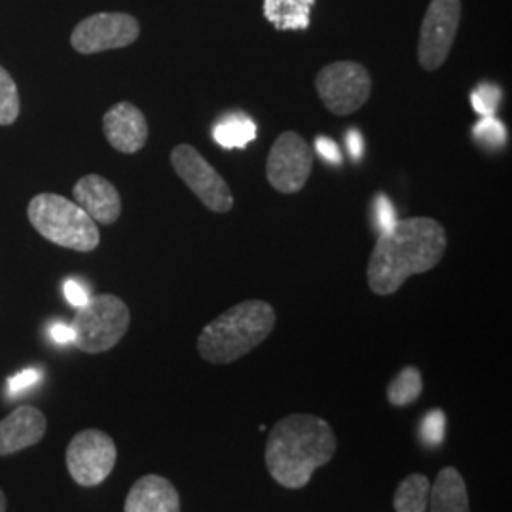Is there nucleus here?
Segmentation results:
<instances>
[{"mask_svg": "<svg viewBox=\"0 0 512 512\" xmlns=\"http://www.w3.org/2000/svg\"><path fill=\"white\" fill-rule=\"evenodd\" d=\"M446 230L435 219L414 217L380 234L368 260L366 279L378 296L397 293L410 275L433 270L446 253Z\"/></svg>", "mask_w": 512, "mask_h": 512, "instance_id": "nucleus-1", "label": "nucleus"}, {"mask_svg": "<svg viewBox=\"0 0 512 512\" xmlns=\"http://www.w3.org/2000/svg\"><path fill=\"white\" fill-rule=\"evenodd\" d=\"M336 435L330 423L313 414H291L277 421L266 442V467L287 490L310 484L313 473L336 454Z\"/></svg>", "mask_w": 512, "mask_h": 512, "instance_id": "nucleus-2", "label": "nucleus"}, {"mask_svg": "<svg viewBox=\"0 0 512 512\" xmlns=\"http://www.w3.org/2000/svg\"><path fill=\"white\" fill-rule=\"evenodd\" d=\"M277 313L264 300H245L220 313L198 336V353L211 365H232L258 348L275 327Z\"/></svg>", "mask_w": 512, "mask_h": 512, "instance_id": "nucleus-3", "label": "nucleus"}, {"mask_svg": "<svg viewBox=\"0 0 512 512\" xmlns=\"http://www.w3.org/2000/svg\"><path fill=\"white\" fill-rule=\"evenodd\" d=\"M27 217L38 234L59 247L90 253L99 245V228L92 217L78 205L59 194H38L29 207Z\"/></svg>", "mask_w": 512, "mask_h": 512, "instance_id": "nucleus-4", "label": "nucleus"}, {"mask_svg": "<svg viewBox=\"0 0 512 512\" xmlns=\"http://www.w3.org/2000/svg\"><path fill=\"white\" fill-rule=\"evenodd\" d=\"M129 308L114 294H97L76 308L73 344L84 353H105L116 348L129 329Z\"/></svg>", "mask_w": 512, "mask_h": 512, "instance_id": "nucleus-5", "label": "nucleus"}, {"mask_svg": "<svg viewBox=\"0 0 512 512\" xmlns=\"http://www.w3.org/2000/svg\"><path fill=\"white\" fill-rule=\"evenodd\" d=\"M319 99L332 114L348 116L361 109L372 92L370 74L361 63L338 61L323 67L315 78Z\"/></svg>", "mask_w": 512, "mask_h": 512, "instance_id": "nucleus-6", "label": "nucleus"}, {"mask_svg": "<svg viewBox=\"0 0 512 512\" xmlns=\"http://www.w3.org/2000/svg\"><path fill=\"white\" fill-rule=\"evenodd\" d=\"M67 469L82 488L103 484L114 471L118 450L112 437L101 429H84L67 446Z\"/></svg>", "mask_w": 512, "mask_h": 512, "instance_id": "nucleus-7", "label": "nucleus"}, {"mask_svg": "<svg viewBox=\"0 0 512 512\" xmlns=\"http://www.w3.org/2000/svg\"><path fill=\"white\" fill-rule=\"evenodd\" d=\"M171 165L200 202L213 213H228L234 196L219 171L209 164L192 145H177L171 152Z\"/></svg>", "mask_w": 512, "mask_h": 512, "instance_id": "nucleus-8", "label": "nucleus"}, {"mask_svg": "<svg viewBox=\"0 0 512 512\" xmlns=\"http://www.w3.org/2000/svg\"><path fill=\"white\" fill-rule=\"evenodd\" d=\"M461 0H431L421 21L418 61L429 73L437 71L448 59L458 35Z\"/></svg>", "mask_w": 512, "mask_h": 512, "instance_id": "nucleus-9", "label": "nucleus"}, {"mask_svg": "<svg viewBox=\"0 0 512 512\" xmlns=\"http://www.w3.org/2000/svg\"><path fill=\"white\" fill-rule=\"evenodd\" d=\"M311 167L313 152L310 145L298 133L285 131L277 137L268 154L266 177L279 194H296L308 183Z\"/></svg>", "mask_w": 512, "mask_h": 512, "instance_id": "nucleus-10", "label": "nucleus"}, {"mask_svg": "<svg viewBox=\"0 0 512 512\" xmlns=\"http://www.w3.org/2000/svg\"><path fill=\"white\" fill-rule=\"evenodd\" d=\"M141 33L139 21L120 12H101L82 19L74 27L71 44L78 54L92 55L120 50L133 44Z\"/></svg>", "mask_w": 512, "mask_h": 512, "instance_id": "nucleus-11", "label": "nucleus"}, {"mask_svg": "<svg viewBox=\"0 0 512 512\" xmlns=\"http://www.w3.org/2000/svg\"><path fill=\"white\" fill-rule=\"evenodd\" d=\"M103 131L110 147L122 154H135L147 145V118L128 101L116 103L105 112Z\"/></svg>", "mask_w": 512, "mask_h": 512, "instance_id": "nucleus-12", "label": "nucleus"}, {"mask_svg": "<svg viewBox=\"0 0 512 512\" xmlns=\"http://www.w3.org/2000/svg\"><path fill=\"white\" fill-rule=\"evenodd\" d=\"M48 420L42 410L31 404L18 406L0 420V456H14L46 437Z\"/></svg>", "mask_w": 512, "mask_h": 512, "instance_id": "nucleus-13", "label": "nucleus"}, {"mask_svg": "<svg viewBox=\"0 0 512 512\" xmlns=\"http://www.w3.org/2000/svg\"><path fill=\"white\" fill-rule=\"evenodd\" d=\"M74 200L95 224H114L122 215V198L116 186L101 175H86L73 188Z\"/></svg>", "mask_w": 512, "mask_h": 512, "instance_id": "nucleus-14", "label": "nucleus"}, {"mask_svg": "<svg viewBox=\"0 0 512 512\" xmlns=\"http://www.w3.org/2000/svg\"><path fill=\"white\" fill-rule=\"evenodd\" d=\"M124 512H181V495L164 476H141L129 490Z\"/></svg>", "mask_w": 512, "mask_h": 512, "instance_id": "nucleus-15", "label": "nucleus"}, {"mask_svg": "<svg viewBox=\"0 0 512 512\" xmlns=\"http://www.w3.org/2000/svg\"><path fill=\"white\" fill-rule=\"evenodd\" d=\"M429 512H471L465 478L456 467L440 469L429 492Z\"/></svg>", "mask_w": 512, "mask_h": 512, "instance_id": "nucleus-16", "label": "nucleus"}, {"mask_svg": "<svg viewBox=\"0 0 512 512\" xmlns=\"http://www.w3.org/2000/svg\"><path fill=\"white\" fill-rule=\"evenodd\" d=\"M313 6L315 0H264L262 10L277 31H306Z\"/></svg>", "mask_w": 512, "mask_h": 512, "instance_id": "nucleus-17", "label": "nucleus"}, {"mask_svg": "<svg viewBox=\"0 0 512 512\" xmlns=\"http://www.w3.org/2000/svg\"><path fill=\"white\" fill-rule=\"evenodd\" d=\"M431 482L425 475L414 473L399 482L393 497L395 512H427Z\"/></svg>", "mask_w": 512, "mask_h": 512, "instance_id": "nucleus-18", "label": "nucleus"}, {"mask_svg": "<svg viewBox=\"0 0 512 512\" xmlns=\"http://www.w3.org/2000/svg\"><path fill=\"white\" fill-rule=\"evenodd\" d=\"M213 137L222 148H245L256 139L255 122L245 114H230L215 126Z\"/></svg>", "mask_w": 512, "mask_h": 512, "instance_id": "nucleus-19", "label": "nucleus"}, {"mask_svg": "<svg viewBox=\"0 0 512 512\" xmlns=\"http://www.w3.org/2000/svg\"><path fill=\"white\" fill-rule=\"evenodd\" d=\"M423 378L418 366H404L387 385V401L393 406H408L420 399Z\"/></svg>", "mask_w": 512, "mask_h": 512, "instance_id": "nucleus-20", "label": "nucleus"}, {"mask_svg": "<svg viewBox=\"0 0 512 512\" xmlns=\"http://www.w3.org/2000/svg\"><path fill=\"white\" fill-rule=\"evenodd\" d=\"M19 93L18 86L10 73L0 67V126H10L18 120Z\"/></svg>", "mask_w": 512, "mask_h": 512, "instance_id": "nucleus-21", "label": "nucleus"}, {"mask_svg": "<svg viewBox=\"0 0 512 512\" xmlns=\"http://www.w3.org/2000/svg\"><path fill=\"white\" fill-rule=\"evenodd\" d=\"M476 139L488 147H503L507 141L505 126L495 116H482V120L473 128Z\"/></svg>", "mask_w": 512, "mask_h": 512, "instance_id": "nucleus-22", "label": "nucleus"}, {"mask_svg": "<svg viewBox=\"0 0 512 512\" xmlns=\"http://www.w3.org/2000/svg\"><path fill=\"white\" fill-rule=\"evenodd\" d=\"M471 103L480 116H494L495 110L501 103V90L494 84H482L471 95Z\"/></svg>", "mask_w": 512, "mask_h": 512, "instance_id": "nucleus-23", "label": "nucleus"}, {"mask_svg": "<svg viewBox=\"0 0 512 512\" xmlns=\"http://www.w3.org/2000/svg\"><path fill=\"white\" fill-rule=\"evenodd\" d=\"M446 435V414L442 410H431L421 425V437L429 446H439Z\"/></svg>", "mask_w": 512, "mask_h": 512, "instance_id": "nucleus-24", "label": "nucleus"}, {"mask_svg": "<svg viewBox=\"0 0 512 512\" xmlns=\"http://www.w3.org/2000/svg\"><path fill=\"white\" fill-rule=\"evenodd\" d=\"M374 220L378 224L380 234L391 230L397 224V220H399L393 205H391V202L387 200V196H384V194H378L376 200H374Z\"/></svg>", "mask_w": 512, "mask_h": 512, "instance_id": "nucleus-25", "label": "nucleus"}, {"mask_svg": "<svg viewBox=\"0 0 512 512\" xmlns=\"http://www.w3.org/2000/svg\"><path fill=\"white\" fill-rule=\"evenodd\" d=\"M315 148H317V152L330 162V164H340L342 162V154H340V148L338 145L329 139V137H317V141H315Z\"/></svg>", "mask_w": 512, "mask_h": 512, "instance_id": "nucleus-26", "label": "nucleus"}, {"mask_svg": "<svg viewBox=\"0 0 512 512\" xmlns=\"http://www.w3.org/2000/svg\"><path fill=\"white\" fill-rule=\"evenodd\" d=\"M65 296H67V300L73 304L74 308H80V306H84L88 300H90V296H88V291L78 283V281H74V279H69L67 283H65Z\"/></svg>", "mask_w": 512, "mask_h": 512, "instance_id": "nucleus-27", "label": "nucleus"}, {"mask_svg": "<svg viewBox=\"0 0 512 512\" xmlns=\"http://www.w3.org/2000/svg\"><path fill=\"white\" fill-rule=\"evenodd\" d=\"M346 143H348L349 154L353 156V160H361L363 154H365V141H363V135L357 131V129H351L346 137Z\"/></svg>", "mask_w": 512, "mask_h": 512, "instance_id": "nucleus-28", "label": "nucleus"}, {"mask_svg": "<svg viewBox=\"0 0 512 512\" xmlns=\"http://www.w3.org/2000/svg\"><path fill=\"white\" fill-rule=\"evenodd\" d=\"M35 380H37V372L35 370H25V372H21L16 378L10 380V389L12 391H19V389L33 384Z\"/></svg>", "mask_w": 512, "mask_h": 512, "instance_id": "nucleus-29", "label": "nucleus"}, {"mask_svg": "<svg viewBox=\"0 0 512 512\" xmlns=\"http://www.w3.org/2000/svg\"><path fill=\"white\" fill-rule=\"evenodd\" d=\"M50 334H52V338H54V342L57 344H69V342H73V329L71 327H67V325H55L50 330Z\"/></svg>", "mask_w": 512, "mask_h": 512, "instance_id": "nucleus-30", "label": "nucleus"}, {"mask_svg": "<svg viewBox=\"0 0 512 512\" xmlns=\"http://www.w3.org/2000/svg\"><path fill=\"white\" fill-rule=\"evenodd\" d=\"M6 507H8V501H6V494L0 490V512H6Z\"/></svg>", "mask_w": 512, "mask_h": 512, "instance_id": "nucleus-31", "label": "nucleus"}]
</instances>
